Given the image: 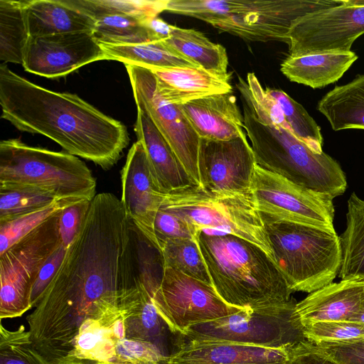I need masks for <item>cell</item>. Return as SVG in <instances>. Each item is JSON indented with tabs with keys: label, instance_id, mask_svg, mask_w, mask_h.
<instances>
[{
	"label": "cell",
	"instance_id": "6da1fadb",
	"mask_svg": "<svg viewBox=\"0 0 364 364\" xmlns=\"http://www.w3.org/2000/svg\"><path fill=\"white\" fill-rule=\"evenodd\" d=\"M134 228L115 195L95 196L41 300L26 318L32 343L42 353L64 359L85 321L119 310L139 281Z\"/></svg>",
	"mask_w": 364,
	"mask_h": 364
},
{
	"label": "cell",
	"instance_id": "7a4b0ae2",
	"mask_svg": "<svg viewBox=\"0 0 364 364\" xmlns=\"http://www.w3.org/2000/svg\"><path fill=\"white\" fill-rule=\"evenodd\" d=\"M1 118L21 132L43 135L68 153L102 169L114 166L129 143L126 126L70 92L53 91L0 65Z\"/></svg>",
	"mask_w": 364,
	"mask_h": 364
},
{
	"label": "cell",
	"instance_id": "3957f363",
	"mask_svg": "<svg viewBox=\"0 0 364 364\" xmlns=\"http://www.w3.org/2000/svg\"><path fill=\"white\" fill-rule=\"evenodd\" d=\"M197 242L211 284L228 304L264 316L291 314L293 291L274 260L240 237L200 231Z\"/></svg>",
	"mask_w": 364,
	"mask_h": 364
},
{
	"label": "cell",
	"instance_id": "277c9868",
	"mask_svg": "<svg viewBox=\"0 0 364 364\" xmlns=\"http://www.w3.org/2000/svg\"><path fill=\"white\" fill-rule=\"evenodd\" d=\"M242 104L245 130L259 166L331 199L345 192L346 175L336 160L314 152L289 130L259 122Z\"/></svg>",
	"mask_w": 364,
	"mask_h": 364
},
{
	"label": "cell",
	"instance_id": "5b68a950",
	"mask_svg": "<svg viewBox=\"0 0 364 364\" xmlns=\"http://www.w3.org/2000/svg\"><path fill=\"white\" fill-rule=\"evenodd\" d=\"M262 218L274 260L293 292L310 294L333 282L342 259L335 230Z\"/></svg>",
	"mask_w": 364,
	"mask_h": 364
},
{
	"label": "cell",
	"instance_id": "8992f818",
	"mask_svg": "<svg viewBox=\"0 0 364 364\" xmlns=\"http://www.w3.org/2000/svg\"><path fill=\"white\" fill-rule=\"evenodd\" d=\"M97 181L77 156L24 144L19 139L0 142V188H33L60 200H92Z\"/></svg>",
	"mask_w": 364,
	"mask_h": 364
},
{
	"label": "cell",
	"instance_id": "52a82bcc",
	"mask_svg": "<svg viewBox=\"0 0 364 364\" xmlns=\"http://www.w3.org/2000/svg\"><path fill=\"white\" fill-rule=\"evenodd\" d=\"M183 219L197 235L217 231L248 240L273 253L252 193H216L197 186L164 194L160 208Z\"/></svg>",
	"mask_w": 364,
	"mask_h": 364
},
{
	"label": "cell",
	"instance_id": "ba28073f",
	"mask_svg": "<svg viewBox=\"0 0 364 364\" xmlns=\"http://www.w3.org/2000/svg\"><path fill=\"white\" fill-rule=\"evenodd\" d=\"M23 237L0 255V318L30 309L31 293L44 263L61 244L60 212Z\"/></svg>",
	"mask_w": 364,
	"mask_h": 364
},
{
	"label": "cell",
	"instance_id": "9c48e42d",
	"mask_svg": "<svg viewBox=\"0 0 364 364\" xmlns=\"http://www.w3.org/2000/svg\"><path fill=\"white\" fill-rule=\"evenodd\" d=\"M148 291L165 325L178 335L244 310L226 303L212 284L168 267L163 266L159 282Z\"/></svg>",
	"mask_w": 364,
	"mask_h": 364
},
{
	"label": "cell",
	"instance_id": "30bf717a",
	"mask_svg": "<svg viewBox=\"0 0 364 364\" xmlns=\"http://www.w3.org/2000/svg\"><path fill=\"white\" fill-rule=\"evenodd\" d=\"M138 110L144 112L168 142L192 182L201 187L199 156L201 139L181 109L159 92L154 73L146 68L124 65Z\"/></svg>",
	"mask_w": 364,
	"mask_h": 364
},
{
	"label": "cell",
	"instance_id": "8fae6325",
	"mask_svg": "<svg viewBox=\"0 0 364 364\" xmlns=\"http://www.w3.org/2000/svg\"><path fill=\"white\" fill-rule=\"evenodd\" d=\"M251 193L257 210L263 217L335 230L333 199L257 164Z\"/></svg>",
	"mask_w": 364,
	"mask_h": 364
},
{
	"label": "cell",
	"instance_id": "7c38bea8",
	"mask_svg": "<svg viewBox=\"0 0 364 364\" xmlns=\"http://www.w3.org/2000/svg\"><path fill=\"white\" fill-rule=\"evenodd\" d=\"M364 34V0H343L336 6L296 19L288 34L290 56L351 51Z\"/></svg>",
	"mask_w": 364,
	"mask_h": 364
},
{
	"label": "cell",
	"instance_id": "4fadbf2b",
	"mask_svg": "<svg viewBox=\"0 0 364 364\" xmlns=\"http://www.w3.org/2000/svg\"><path fill=\"white\" fill-rule=\"evenodd\" d=\"M300 343L266 346L178 335L163 364H302Z\"/></svg>",
	"mask_w": 364,
	"mask_h": 364
},
{
	"label": "cell",
	"instance_id": "5bb4252c",
	"mask_svg": "<svg viewBox=\"0 0 364 364\" xmlns=\"http://www.w3.org/2000/svg\"><path fill=\"white\" fill-rule=\"evenodd\" d=\"M343 0H246L241 12L213 25L220 31L252 41L289 43L288 34L299 18L339 5Z\"/></svg>",
	"mask_w": 364,
	"mask_h": 364
},
{
	"label": "cell",
	"instance_id": "9a60e30c",
	"mask_svg": "<svg viewBox=\"0 0 364 364\" xmlns=\"http://www.w3.org/2000/svg\"><path fill=\"white\" fill-rule=\"evenodd\" d=\"M102 60L106 55L92 31H80L30 37L22 65L27 72L56 78Z\"/></svg>",
	"mask_w": 364,
	"mask_h": 364
},
{
	"label": "cell",
	"instance_id": "2e32d148",
	"mask_svg": "<svg viewBox=\"0 0 364 364\" xmlns=\"http://www.w3.org/2000/svg\"><path fill=\"white\" fill-rule=\"evenodd\" d=\"M201 140L200 188L216 193H251L257 164L247 136L226 141Z\"/></svg>",
	"mask_w": 364,
	"mask_h": 364
},
{
	"label": "cell",
	"instance_id": "e0dca14e",
	"mask_svg": "<svg viewBox=\"0 0 364 364\" xmlns=\"http://www.w3.org/2000/svg\"><path fill=\"white\" fill-rule=\"evenodd\" d=\"M121 202L128 219L158 249L154 221L164 194L140 141L133 144L121 171Z\"/></svg>",
	"mask_w": 364,
	"mask_h": 364
},
{
	"label": "cell",
	"instance_id": "ac0fdd59",
	"mask_svg": "<svg viewBox=\"0 0 364 364\" xmlns=\"http://www.w3.org/2000/svg\"><path fill=\"white\" fill-rule=\"evenodd\" d=\"M292 313L272 317L242 310L228 316L201 323L191 327L184 335L266 346L306 341Z\"/></svg>",
	"mask_w": 364,
	"mask_h": 364
},
{
	"label": "cell",
	"instance_id": "d6986e66",
	"mask_svg": "<svg viewBox=\"0 0 364 364\" xmlns=\"http://www.w3.org/2000/svg\"><path fill=\"white\" fill-rule=\"evenodd\" d=\"M364 299V278L341 279L296 302L292 318L301 328L318 321H350Z\"/></svg>",
	"mask_w": 364,
	"mask_h": 364
},
{
	"label": "cell",
	"instance_id": "ffe728a7",
	"mask_svg": "<svg viewBox=\"0 0 364 364\" xmlns=\"http://www.w3.org/2000/svg\"><path fill=\"white\" fill-rule=\"evenodd\" d=\"M180 107L201 139L226 141L246 136L243 115L232 92L199 98Z\"/></svg>",
	"mask_w": 364,
	"mask_h": 364
},
{
	"label": "cell",
	"instance_id": "44dd1931",
	"mask_svg": "<svg viewBox=\"0 0 364 364\" xmlns=\"http://www.w3.org/2000/svg\"><path fill=\"white\" fill-rule=\"evenodd\" d=\"M134 132L146 150L155 178L165 193L196 186L151 118L137 109Z\"/></svg>",
	"mask_w": 364,
	"mask_h": 364
},
{
	"label": "cell",
	"instance_id": "7402d4cb",
	"mask_svg": "<svg viewBox=\"0 0 364 364\" xmlns=\"http://www.w3.org/2000/svg\"><path fill=\"white\" fill-rule=\"evenodd\" d=\"M30 37L93 31L95 20L70 0L23 1Z\"/></svg>",
	"mask_w": 364,
	"mask_h": 364
},
{
	"label": "cell",
	"instance_id": "603a6c76",
	"mask_svg": "<svg viewBox=\"0 0 364 364\" xmlns=\"http://www.w3.org/2000/svg\"><path fill=\"white\" fill-rule=\"evenodd\" d=\"M150 70L156 76L159 92L173 104L180 105L212 95L232 92L229 81L200 68Z\"/></svg>",
	"mask_w": 364,
	"mask_h": 364
},
{
	"label": "cell",
	"instance_id": "cb8c5ba5",
	"mask_svg": "<svg viewBox=\"0 0 364 364\" xmlns=\"http://www.w3.org/2000/svg\"><path fill=\"white\" fill-rule=\"evenodd\" d=\"M353 51L289 56L281 72L291 82L321 88L338 81L358 59Z\"/></svg>",
	"mask_w": 364,
	"mask_h": 364
},
{
	"label": "cell",
	"instance_id": "d4e9b609",
	"mask_svg": "<svg viewBox=\"0 0 364 364\" xmlns=\"http://www.w3.org/2000/svg\"><path fill=\"white\" fill-rule=\"evenodd\" d=\"M316 108L334 131L364 129V74L334 87L318 101Z\"/></svg>",
	"mask_w": 364,
	"mask_h": 364
},
{
	"label": "cell",
	"instance_id": "484cf974",
	"mask_svg": "<svg viewBox=\"0 0 364 364\" xmlns=\"http://www.w3.org/2000/svg\"><path fill=\"white\" fill-rule=\"evenodd\" d=\"M164 41L199 68L219 78L230 81L225 48L210 41L201 32L171 25L170 36Z\"/></svg>",
	"mask_w": 364,
	"mask_h": 364
},
{
	"label": "cell",
	"instance_id": "4316f807",
	"mask_svg": "<svg viewBox=\"0 0 364 364\" xmlns=\"http://www.w3.org/2000/svg\"><path fill=\"white\" fill-rule=\"evenodd\" d=\"M119 310L124 316L127 338L149 341L162 349L161 341L166 325L139 280L122 301Z\"/></svg>",
	"mask_w": 364,
	"mask_h": 364
},
{
	"label": "cell",
	"instance_id": "83f0119b",
	"mask_svg": "<svg viewBox=\"0 0 364 364\" xmlns=\"http://www.w3.org/2000/svg\"><path fill=\"white\" fill-rule=\"evenodd\" d=\"M107 60L119 61L149 69L199 67L170 48L164 41L133 45H112L99 43Z\"/></svg>",
	"mask_w": 364,
	"mask_h": 364
},
{
	"label": "cell",
	"instance_id": "f1b7e54d",
	"mask_svg": "<svg viewBox=\"0 0 364 364\" xmlns=\"http://www.w3.org/2000/svg\"><path fill=\"white\" fill-rule=\"evenodd\" d=\"M346 228L340 237L341 279L364 278V200L353 193L348 200Z\"/></svg>",
	"mask_w": 364,
	"mask_h": 364
},
{
	"label": "cell",
	"instance_id": "f546056e",
	"mask_svg": "<svg viewBox=\"0 0 364 364\" xmlns=\"http://www.w3.org/2000/svg\"><path fill=\"white\" fill-rule=\"evenodd\" d=\"M29 38L23 1L0 0V60L22 65Z\"/></svg>",
	"mask_w": 364,
	"mask_h": 364
},
{
	"label": "cell",
	"instance_id": "4dcf8cb0",
	"mask_svg": "<svg viewBox=\"0 0 364 364\" xmlns=\"http://www.w3.org/2000/svg\"><path fill=\"white\" fill-rule=\"evenodd\" d=\"M127 15H105L95 19L93 36L98 43L112 45H133L156 41L148 21Z\"/></svg>",
	"mask_w": 364,
	"mask_h": 364
},
{
	"label": "cell",
	"instance_id": "1f68e13d",
	"mask_svg": "<svg viewBox=\"0 0 364 364\" xmlns=\"http://www.w3.org/2000/svg\"><path fill=\"white\" fill-rule=\"evenodd\" d=\"M159 252L164 267L212 284L197 238L168 240L160 245Z\"/></svg>",
	"mask_w": 364,
	"mask_h": 364
},
{
	"label": "cell",
	"instance_id": "d6a6232c",
	"mask_svg": "<svg viewBox=\"0 0 364 364\" xmlns=\"http://www.w3.org/2000/svg\"><path fill=\"white\" fill-rule=\"evenodd\" d=\"M265 91L281 107L291 132L314 152H323L321 128L304 107L282 90L267 87Z\"/></svg>",
	"mask_w": 364,
	"mask_h": 364
},
{
	"label": "cell",
	"instance_id": "836d02e7",
	"mask_svg": "<svg viewBox=\"0 0 364 364\" xmlns=\"http://www.w3.org/2000/svg\"><path fill=\"white\" fill-rule=\"evenodd\" d=\"M95 20L105 15H127L148 20L166 11L168 0H70Z\"/></svg>",
	"mask_w": 364,
	"mask_h": 364
},
{
	"label": "cell",
	"instance_id": "e575fe53",
	"mask_svg": "<svg viewBox=\"0 0 364 364\" xmlns=\"http://www.w3.org/2000/svg\"><path fill=\"white\" fill-rule=\"evenodd\" d=\"M246 0H168L166 11L202 20L213 26L227 17L237 15Z\"/></svg>",
	"mask_w": 364,
	"mask_h": 364
},
{
	"label": "cell",
	"instance_id": "d590c367",
	"mask_svg": "<svg viewBox=\"0 0 364 364\" xmlns=\"http://www.w3.org/2000/svg\"><path fill=\"white\" fill-rule=\"evenodd\" d=\"M77 202L58 200L43 208L0 222V255L51 215Z\"/></svg>",
	"mask_w": 364,
	"mask_h": 364
},
{
	"label": "cell",
	"instance_id": "8d00e7d4",
	"mask_svg": "<svg viewBox=\"0 0 364 364\" xmlns=\"http://www.w3.org/2000/svg\"><path fill=\"white\" fill-rule=\"evenodd\" d=\"M58 200L53 193L38 188H0V222L48 206Z\"/></svg>",
	"mask_w": 364,
	"mask_h": 364
},
{
	"label": "cell",
	"instance_id": "74e56055",
	"mask_svg": "<svg viewBox=\"0 0 364 364\" xmlns=\"http://www.w3.org/2000/svg\"><path fill=\"white\" fill-rule=\"evenodd\" d=\"M0 364H52L33 346L29 332L21 325L16 330L0 326Z\"/></svg>",
	"mask_w": 364,
	"mask_h": 364
},
{
	"label": "cell",
	"instance_id": "f35d334b",
	"mask_svg": "<svg viewBox=\"0 0 364 364\" xmlns=\"http://www.w3.org/2000/svg\"><path fill=\"white\" fill-rule=\"evenodd\" d=\"M302 332L313 343L342 342L364 337V326L351 321H318L302 327Z\"/></svg>",
	"mask_w": 364,
	"mask_h": 364
},
{
	"label": "cell",
	"instance_id": "ab89813d",
	"mask_svg": "<svg viewBox=\"0 0 364 364\" xmlns=\"http://www.w3.org/2000/svg\"><path fill=\"white\" fill-rule=\"evenodd\" d=\"M309 346L338 364H364V337L342 342H321Z\"/></svg>",
	"mask_w": 364,
	"mask_h": 364
},
{
	"label": "cell",
	"instance_id": "60d3db41",
	"mask_svg": "<svg viewBox=\"0 0 364 364\" xmlns=\"http://www.w3.org/2000/svg\"><path fill=\"white\" fill-rule=\"evenodd\" d=\"M115 354L113 363L132 360L163 363L167 355L160 347L151 342L127 338L117 340Z\"/></svg>",
	"mask_w": 364,
	"mask_h": 364
},
{
	"label": "cell",
	"instance_id": "b9f144b4",
	"mask_svg": "<svg viewBox=\"0 0 364 364\" xmlns=\"http://www.w3.org/2000/svg\"><path fill=\"white\" fill-rule=\"evenodd\" d=\"M154 234L159 251L160 245L171 239H196L190 226L181 218L159 209L154 221Z\"/></svg>",
	"mask_w": 364,
	"mask_h": 364
},
{
	"label": "cell",
	"instance_id": "7bdbcfd3",
	"mask_svg": "<svg viewBox=\"0 0 364 364\" xmlns=\"http://www.w3.org/2000/svg\"><path fill=\"white\" fill-rule=\"evenodd\" d=\"M92 200H83L72 204L60 212V235L67 249L80 232L89 211Z\"/></svg>",
	"mask_w": 364,
	"mask_h": 364
},
{
	"label": "cell",
	"instance_id": "ee69618b",
	"mask_svg": "<svg viewBox=\"0 0 364 364\" xmlns=\"http://www.w3.org/2000/svg\"><path fill=\"white\" fill-rule=\"evenodd\" d=\"M63 243L49 257L41 267L32 287L31 293V307H36L43 294L58 271L66 252Z\"/></svg>",
	"mask_w": 364,
	"mask_h": 364
},
{
	"label": "cell",
	"instance_id": "f6af8a7d",
	"mask_svg": "<svg viewBox=\"0 0 364 364\" xmlns=\"http://www.w3.org/2000/svg\"><path fill=\"white\" fill-rule=\"evenodd\" d=\"M300 357L302 364H338L336 361L313 350L308 341L300 343Z\"/></svg>",
	"mask_w": 364,
	"mask_h": 364
},
{
	"label": "cell",
	"instance_id": "bcb514c9",
	"mask_svg": "<svg viewBox=\"0 0 364 364\" xmlns=\"http://www.w3.org/2000/svg\"><path fill=\"white\" fill-rule=\"evenodd\" d=\"M148 26L156 41H164L170 36L171 25L159 17L149 20Z\"/></svg>",
	"mask_w": 364,
	"mask_h": 364
},
{
	"label": "cell",
	"instance_id": "7dc6e473",
	"mask_svg": "<svg viewBox=\"0 0 364 364\" xmlns=\"http://www.w3.org/2000/svg\"><path fill=\"white\" fill-rule=\"evenodd\" d=\"M351 321L360 323L364 326V299L356 314L350 318Z\"/></svg>",
	"mask_w": 364,
	"mask_h": 364
},
{
	"label": "cell",
	"instance_id": "c3c4849f",
	"mask_svg": "<svg viewBox=\"0 0 364 364\" xmlns=\"http://www.w3.org/2000/svg\"><path fill=\"white\" fill-rule=\"evenodd\" d=\"M105 364H163L162 363H158L149 360H132L122 362H115L112 363Z\"/></svg>",
	"mask_w": 364,
	"mask_h": 364
},
{
	"label": "cell",
	"instance_id": "681fc988",
	"mask_svg": "<svg viewBox=\"0 0 364 364\" xmlns=\"http://www.w3.org/2000/svg\"><path fill=\"white\" fill-rule=\"evenodd\" d=\"M98 364H105V363H98Z\"/></svg>",
	"mask_w": 364,
	"mask_h": 364
}]
</instances>
